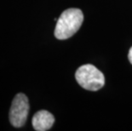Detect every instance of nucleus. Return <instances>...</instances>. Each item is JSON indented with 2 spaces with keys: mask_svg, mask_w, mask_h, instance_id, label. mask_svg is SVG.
<instances>
[{
  "mask_svg": "<svg viewBox=\"0 0 132 131\" xmlns=\"http://www.w3.org/2000/svg\"><path fill=\"white\" fill-rule=\"evenodd\" d=\"M29 112L28 98L19 93L15 96L10 110V122L15 128H21L26 124Z\"/></svg>",
  "mask_w": 132,
  "mask_h": 131,
  "instance_id": "3",
  "label": "nucleus"
},
{
  "mask_svg": "<svg viewBox=\"0 0 132 131\" xmlns=\"http://www.w3.org/2000/svg\"><path fill=\"white\" fill-rule=\"evenodd\" d=\"M128 58H129V60H130V62L132 64V47L130 49V51H129Z\"/></svg>",
  "mask_w": 132,
  "mask_h": 131,
  "instance_id": "5",
  "label": "nucleus"
},
{
  "mask_svg": "<svg viewBox=\"0 0 132 131\" xmlns=\"http://www.w3.org/2000/svg\"><path fill=\"white\" fill-rule=\"evenodd\" d=\"M55 123V118L51 113L45 110L38 111L32 119L33 129L37 131L49 130Z\"/></svg>",
  "mask_w": 132,
  "mask_h": 131,
  "instance_id": "4",
  "label": "nucleus"
},
{
  "mask_svg": "<svg viewBox=\"0 0 132 131\" xmlns=\"http://www.w3.org/2000/svg\"><path fill=\"white\" fill-rule=\"evenodd\" d=\"M75 77L78 84L87 90L97 91L105 84L103 73L91 64L81 66L76 71Z\"/></svg>",
  "mask_w": 132,
  "mask_h": 131,
  "instance_id": "2",
  "label": "nucleus"
},
{
  "mask_svg": "<svg viewBox=\"0 0 132 131\" xmlns=\"http://www.w3.org/2000/svg\"><path fill=\"white\" fill-rule=\"evenodd\" d=\"M83 21L84 15L81 10L74 8L66 10L57 20L54 32L55 37L60 40L71 38L80 28Z\"/></svg>",
  "mask_w": 132,
  "mask_h": 131,
  "instance_id": "1",
  "label": "nucleus"
}]
</instances>
